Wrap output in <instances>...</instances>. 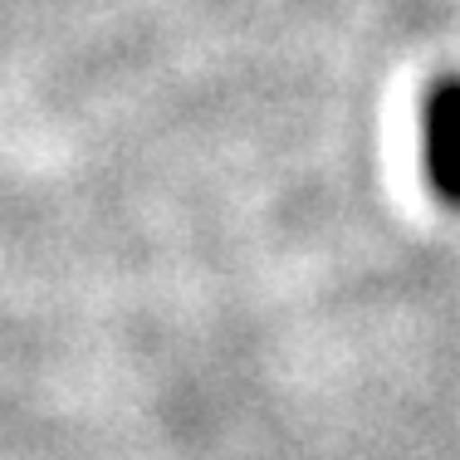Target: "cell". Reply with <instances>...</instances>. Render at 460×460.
Masks as SVG:
<instances>
[{
    "mask_svg": "<svg viewBox=\"0 0 460 460\" xmlns=\"http://www.w3.org/2000/svg\"><path fill=\"white\" fill-rule=\"evenodd\" d=\"M421 177L436 206L460 216V69H446L421 93Z\"/></svg>",
    "mask_w": 460,
    "mask_h": 460,
    "instance_id": "obj_1",
    "label": "cell"
}]
</instances>
